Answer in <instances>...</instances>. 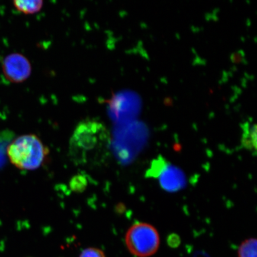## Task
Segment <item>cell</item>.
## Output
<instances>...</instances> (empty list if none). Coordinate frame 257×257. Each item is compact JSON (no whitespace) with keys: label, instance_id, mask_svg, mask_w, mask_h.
I'll use <instances>...</instances> for the list:
<instances>
[{"label":"cell","instance_id":"10","mask_svg":"<svg viewBox=\"0 0 257 257\" xmlns=\"http://www.w3.org/2000/svg\"><path fill=\"white\" fill-rule=\"evenodd\" d=\"M80 257H106L102 250L96 248H88L83 250Z\"/></svg>","mask_w":257,"mask_h":257},{"label":"cell","instance_id":"4","mask_svg":"<svg viewBox=\"0 0 257 257\" xmlns=\"http://www.w3.org/2000/svg\"><path fill=\"white\" fill-rule=\"evenodd\" d=\"M3 68L6 78L15 83L24 82L31 76L32 72L30 61L19 53H13L6 57Z\"/></svg>","mask_w":257,"mask_h":257},{"label":"cell","instance_id":"3","mask_svg":"<svg viewBox=\"0 0 257 257\" xmlns=\"http://www.w3.org/2000/svg\"><path fill=\"white\" fill-rule=\"evenodd\" d=\"M125 242L132 254L137 257H149L158 250L160 239L158 232L152 225L139 222L128 229Z\"/></svg>","mask_w":257,"mask_h":257},{"label":"cell","instance_id":"6","mask_svg":"<svg viewBox=\"0 0 257 257\" xmlns=\"http://www.w3.org/2000/svg\"><path fill=\"white\" fill-rule=\"evenodd\" d=\"M14 6L18 11L25 15H32L40 12L43 8V2L38 0L33 1H15Z\"/></svg>","mask_w":257,"mask_h":257},{"label":"cell","instance_id":"8","mask_svg":"<svg viewBox=\"0 0 257 257\" xmlns=\"http://www.w3.org/2000/svg\"><path fill=\"white\" fill-rule=\"evenodd\" d=\"M168 165V162L163 157H160L154 160L150 168L148 169L147 172L148 178H159Z\"/></svg>","mask_w":257,"mask_h":257},{"label":"cell","instance_id":"9","mask_svg":"<svg viewBox=\"0 0 257 257\" xmlns=\"http://www.w3.org/2000/svg\"><path fill=\"white\" fill-rule=\"evenodd\" d=\"M256 239H246L239 246L238 257H256Z\"/></svg>","mask_w":257,"mask_h":257},{"label":"cell","instance_id":"11","mask_svg":"<svg viewBox=\"0 0 257 257\" xmlns=\"http://www.w3.org/2000/svg\"><path fill=\"white\" fill-rule=\"evenodd\" d=\"M168 243L170 246L177 247L180 244V239L176 235H171L168 239Z\"/></svg>","mask_w":257,"mask_h":257},{"label":"cell","instance_id":"7","mask_svg":"<svg viewBox=\"0 0 257 257\" xmlns=\"http://www.w3.org/2000/svg\"><path fill=\"white\" fill-rule=\"evenodd\" d=\"M256 132L255 125H247L244 128L242 143L244 148L251 152L256 150Z\"/></svg>","mask_w":257,"mask_h":257},{"label":"cell","instance_id":"5","mask_svg":"<svg viewBox=\"0 0 257 257\" xmlns=\"http://www.w3.org/2000/svg\"><path fill=\"white\" fill-rule=\"evenodd\" d=\"M159 178L162 188L170 192L179 191L184 188L186 184L184 172L175 166L168 165Z\"/></svg>","mask_w":257,"mask_h":257},{"label":"cell","instance_id":"1","mask_svg":"<svg viewBox=\"0 0 257 257\" xmlns=\"http://www.w3.org/2000/svg\"><path fill=\"white\" fill-rule=\"evenodd\" d=\"M110 134L100 121L87 118L80 122L69 144L70 157L77 165L96 166L108 158Z\"/></svg>","mask_w":257,"mask_h":257},{"label":"cell","instance_id":"2","mask_svg":"<svg viewBox=\"0 0 257 257\" xmlns=\"http://www.w3.org/2000/svg\"><path fill=\"white\" fill-rule=\"evenodd\" d=\"M11 162L24 170H36L43 165L49 150L39 138L33 134L24 135L15 139L7 150Z\"/></svg>","mask_w":257,"mask_h":257}]
</instances>
